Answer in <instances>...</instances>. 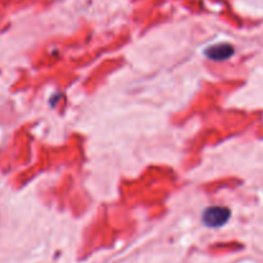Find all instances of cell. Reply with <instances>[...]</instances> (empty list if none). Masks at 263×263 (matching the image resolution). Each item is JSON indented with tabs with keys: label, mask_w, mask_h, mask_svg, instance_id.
Instances as JSON below:
<instances>
[{
	"label": "cell",
	"mask_w": 263,
	"mask_h": 263,
	"mask_svg": "<svg viewBox=\"0 0 263 263\" xmlns=\"http://www.w3.org/2000/svg\"><path fill=\"white\" fill-rule=\"evenodd\" d=\"M231 217V212L226 207H210L203 213V222L208 228H221Z\"/></svg>",
	"instance_id": "1"
},
{
	"label": "cell",
	"mask_w": 263,
	"mask_h": 263,
	"mask_svg": "<svg viewBox=\"0 0 263 263\" xmlns=\"http://www.w3.org/2000/svg\"><path fill=\"white\" fill-rule=\"evenodd\" d=\"M235 50H234V46L230 44H217V45L210 46V48L205 50V57L211 61H226V59L231 58L234 55Z\"/></svg>",
	"instance_id": "2"
}]
</instances>
